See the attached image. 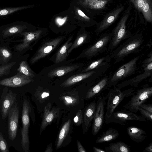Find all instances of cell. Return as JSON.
Returning a JSON list of instances; mask_svg holds the SVG:
<instances>
[{
  "mask_svg": "<svg viewBox=\"0 0 152 152\" xmlns=\"http://www.w3.org/2000/svg\"><path fill=\"white\" fill-rule=\"evenodd\" d=\"M144 41L143 37L141 34L132 35L110 54L111 59H114V63H117L123 61L129 55L139 52L142 48Z\"/></svg>",
  "mask_w": 152,
  "mask_h": 152,
  "instance_id": "obj_1",
  "label": "cell"
},
{
  "mask_svg": "<svg viewBox=\"0 0 152 152\" xmlns=\"http://www.w3.org/2000/svg\"><path fill=\"white\" fill-rule=\"evenodd\" d=\"M110 89L105 96L107 98L106 104L105 118L110 117L119 104L126 97L132 96L134 93V89L130 88L121 91L115 86Z\"/></svg>",
  "mask_w": 152,
  "mask_h": 152,
  "instance_id": "obj_2",
  "label": "cell"
},
{
  "mask_svg": "<svg viewBox=\"0 0 152 152\" xmlns=\"http://www.w3.org/2000/svg\"><path fill=\"white\" fill-rule=\"evenodd\" d=\"M137 56L118 68L109 77L108 87L115 86L119 82L135 73L138 69L137 64L140 58Z\"/></svg>",
  "mask_w": 152,
  "mask_h": 152,
  "instance_id": "obj_3",
  "label": "cell"
},
{
  "mask_svg": "<svg viewBox=\"0 0 152 152\" xmlns=\"http://www.w3.org/2000/svg\"><path fill=\"white\" fill-rule=\"evenodd\" d=\"M111 36V33L102 34L93 44L86 49L78 58H86L89 60L107 50Z\"/></svg>",
  "mask_w": 152,
  "mask_h": 152,
  "instance_id": "obj_4",
  "label": "cell"
},
{
  "mask_svg": "<svg viewBox=\"0 0 152 152\" xmlns=\"http://www.w3.org/2000/svg\"><path fill=\"white\" fill-rule=\"evenodd\" d=\"M152 95V87L148 84L143 85L132 95L129 101L123 107L126 109L137 113L140 106Z\"/></svg>",
  "mask_w": 152,
  "mask_h": 152,
  "instance_id": "obj_5",
  "label": "cell"
},
{
  "mask_svg": "<svg viewBox=\"0 0 152 152\" xmlns=\"http://www.w3.org/2000/svg\"><path fill=\"white\" fill-rule=\"evenodd\" d=\"M128 14L125 13L111 33L112 36L107 47V52L114 50L120 42L127 39L132 35L127 32L126 29V23Z\"/></svg>",
  "mask_w": 152,
  "mask_h": 152,
  "instance_id": "obj_6",
  "label": "cell"
},
{
  "mask_svg": "<svg viewBox=\"0 0 152 152\" xmlns=\"http://www.w3.org/2000/svg\"><path fill=\"white\" fill-rule=\"evenodd\" d=\"M31 108L28 102L24 100L22 112V128L21 130V145L23 151L29 152V140L28 136L30 121L29 114Z\"/></svg>",
  "mask_w": 152,
  "mask_h": 152,
  "instance_id": "obj_7",
  "label": "cell"
},
{
  "mask_svg": "<svg viewBox=\"0 0 152 152\" xmlns=\"http://www.w3.org/2000/svg\"><path fill=\"white\" fill-rule=\"evenodd\" d=\"M132 120L147 121L141 115H138L126 109L114 112L110 117L105 118L104 121L107 124L113 122L125 126L127 121Z\"/></svg>",
  "mask_w": 152,
  "mask_h": 152,
  "instance_id": "obj_8",
  "label": "cell"
},
{
  "mask_svg": "<svg viewBox=\"0 0 152 152\" xmlns=\"http://www.w3.org/2000/svg\"><path fill=\"white\" fill-rule=\"evenodd\" d=\"M105 97L99 96L96 102V112L93 119L92 132L96 135L102 129L104 121L105 106L106 105Z\"/></svg>",
  "mask_w": 152,
  "mask_h": 152,
  "instance_id": "obj_9",
  "label": "cell"
},
{
  "mask_svg": "<svg viewBox=\"0 0 152 152\" xmlns=\"http://www.w3.org/2000/svg\"><path fill=\"white\" fill-rule=\"evenodd\" d=\"M63 39L62 37L54 39L46 42L38 49L31 58L29 63L32 64L46 57L53 51Z\"/></svg>",
  "mask_w": 152,
  "mask_h": 152,
  "instance_id": "obj_10",
  "label": "cell"
},
{
  "mask_svg": "<svg viewBox=\"0 0 152 152\" xmlns=\"http://www.w3.org/2000/svg\"><path fill=\"white\" fill-rule=\"evenodd\" d=\"M17 94L13 93L7 87L4 88L1 97L0 108L2 118L5 120L8 112L16 102Z\"/></svg>",
  "mask_w": 152,
  "mask_h": 152,
  "instance_id": "obj_11",
  "label": "cell"
},
{
  "mask_svg": "<svg viewBox=\"0 0 152 152\" xmlns=\"http://www.w3.org/2000/svg\"><path fill=\"white\" fill-rule=\"evenodd\" d=\"M7 116L9 138L13 141L17 135L19 121V109L16 102L9 111Z\"/></svg>",
  "mask_w": 152,
  "mask_h": 152,
  "instance_id": "obj_12",
  "label": "cell"
},
{
  "mask_svg": "<svg viewBox=\"0 0 152 152\" xmlns=\"http://www.w3.org/2000/svg\"><path fill=\"white\" fill-rule=\"evenodd\" d=\"M142 67L144 71L143 72L132 78L116 85V87L121 89L129 86L134 87H137L140 82L152 75V62L147 64L142 65Z\"/></svg>",
  "mask_w": 152,
  "mask_h": 152,
  "instance_id": "obj_13",
  "label": "cell"
},
{
  "mask_svg": "<svg viewBox=\"0 0 152 152\" xmlns=\"http://www.w3.org/2000/svg\"><path fill=\"white\" fill-rule=\"evenodd\" d=\"M34 81L32 78L18 72L15 75L0 80V85L16 88L21 87Z\"/></svg>",
  "mask_w": 152,
  "mask_h": 152,
  "instance_id": "obj_14",
  "label": "cell"
},
{
  "mask_svg": "<svg viewBox=\"0 0 152 152\" xmlns=\"http://www.w3.org/2000/svg\"><path fill=\"white\" fill-rule=\"evenodd\" d=\"M42 33L40 30L21 33L20 34L24 37L22 42L14 46L15 49L18 51H21L28 48L32 42L39 38Z\"/></svg>",
  "mask_w": 152,
  "mask_h": 152,
  "instance_id": "obj_15",
  "label": "cell"
},
{
  "mask_svg": "<svg viewBox=\"0 0 152 152\" xmlns=\"http://www.w3.org/2000/svg\"><path fill=\"white\" fill-rule=\"evenodd\" d=\"M96 107V102L94 100L86 108L83 116L82 123L84 133H86L91 125L93 120Z\"/></svg>",
  "mask_w": 152,
  "mask_h": 152,
  "instance_id": "obj_16",
  "label": "cell"
},
{
  "mask_svg": "<svg viewBox=\"0 0 152 152\" xmlns=\"http://www.w3.org/2000/svg\"><path fill=\"white\" fill-rule=\"evenodd\" d=\"M123 8V7H121L114 10L107 15L103 20L98 24L96 29L97 35L107 29L112 24Z\"/></svg>",
  "mask_w": 152,
  "mask_h": 152,
  "instance_id": "obj_17",
  "label": "cell"
},
{
  "mask_svg": "<svg viewBox=\"0 0 152 152\" xmlns=\"http://www.w3.org/2000/svg\"><path fill=\"white\" fill-rule=\"evenodd\" d=\"M136 7L142 12L146 20L152 22V3L151 0H130Z\"/></svg>",
  "mask_w": 152,
  "mask_h": 152,
  "instance_id": "obj_18",
  "label": "cell"
},
{
  "mask_svg": "<svg viewBox=\"0 0 152 152\" xmlns=\"http://www.w3.org/2000/svg\"><path fill=\"white\" fill-rule=\"evenodd\" d=\"M104 66L94 70L72 76L62 83L61 86L63 87H67L72 85L94 75L95 73L98 72L99 69Z\"/></svg>",
  "mask_w": 152,
  "mask_h": 152,
  "instance_id": "obj_19",
  "label": "cell"
},
{
  "mask_svg": "<svg viewBox=\"0 0 152 152\" xmlns=\"http://www.w3.org/2000/svg\"><path fill=\"white\" fill-rule=\"evenodd\" d=\"M109 77L106 76L91 87L87 92L86 98L88 99L99 95L102 91L108 88L107 82Z\"/></svg>",
  "mask_w": 152,
  "mask_h": 152,
  "instance_id": "obj_20",
  "label": "cell"
},
{
  "mask_svg": "<svg viewBox=\"0 0 152 152\" xmlns=\"http://www.w3.org/2000/svg\"><path fill=\"white\" fill-rule=\"evenodd\" d=\"M127 132L131 139L137 142H142L146 137V133L143 129L135 126H129Z\"/></svg>",
  "mask_w": 152,
  "mask_h": 152,
  "instance_id": "obj_21",
  "label": "cell"
},
{
  "mask_svg": "<svg viewBox=\"0 0 152 152\" xmlns=\"http://www.w3.org/2000/svg\"><path fill=\"white\" fill-rule=\"evenodd\" d=\"M119 135L118 131L113 128H109L104 131L102 134L96 139V143H102L113 140L117 139Z\"/></svg>",
  "mask_w": 152,
  "mask_h": 152,
  "instance_id": "obj_22",
  "label": "cell"
},
{
  "mask_svg": "<svg viewBox=\"0 0 152 152\" xmlns=\"http://www.w3.org/2000/svg\"><path fill=\"white\" fill-rule=\"evenodd\" d=\"M111 59L110 54L102 57L92 62L81 72H85L106 66L109 64Z\"/></svg>",
  "mask_w": 152,
  "mask_h": 152,
  "instance_id": "obj_23",
  "label": "cell"
},
{
  "mask_svg": "<svg viewBox=\"0 0 152 152\" xmlns=\"http://www.w3.org/2000/svg\"><path fill=\"white\" fill-rule=\"evenodd\" d=\"M79 66L77 65L59 67L51 70L48 74V76L51 77L63 76L78 68Z\"/></svg>",
  "mask_w": 152,
  "mask_h": 152,
  "instance_id": "obj_24",
  "label": "cell"
},
{
  "mask_svg": "<svg viewBox=\"0 0 152 152\" xmlns=\"http://www.w3.org/2000/svg\"><path fill=\"white\" fill-rule=\"evenodd\" d=\"M72 38V37L71 36L68 38L57 52L55 59L56 63H59L66 60L68 54V50L72 44V42H71Z\"/></svg>",
  "mask_w": 152,
  "mask_h": 152,
  "instance_id": "obj_25",
  "label": "cell"
},
{
  "mask_svg": "<svg viewBox=\"0 0 152 152\" xmlns=\"http://www.w3.org/2000/svg\"><path fill=\"white\" fill-rule=\"evenodd\" d=\"M51 106V104L49 103L45 108L43 118L41 125L40 133L51 123L55 116L54 111L50 110Z\"/></svg>",
  "mask_w": 152,
  "mask_h": 152,
  "instance_id": "obj_26",
  "label": "cell"
},
{
  "mask_svg": "<svg viewBox=\"0 0 152 152\" xmlns=\"http://www.w3.org/2000/svg\"><path fill=\"white\" fill-rule=\"evenodd\" d=\"M105 150L108 152H130L129 147L124 142L119 141L115 143H111L109 146L106 147Z\"/></svg>",
  "mask_w": 152,
  "mask_h": 152,
  "instance_id": "obj_27",
  "label": "cell"
},
{
  "mask_svg": "<svg viewBox=\"0 0 152 152\" xmlns=\"http://www.w3.org/2000/svg\"><path fill=\"white\" fill-rule=\"evenodd\" d=\"M90 39V35L86 32H84L80 34L76 38L74 42L72 43V45L69 49L68 51V54L70 53L73 49L77 48L81 45L89 42Z\"/></svg>",
  "mask_w": 152,
  "mask_h": 152,
  "instance_id": "obj_28",
  "label": "cell"
},
{
  "mask_svg": "<svg viewBox=\"0 0 152 152\" xmlns=\"http://www.w3.org/2000/svg\"><path fill=\"white\" fill-rule=\"evenodd\" d=\"M71 121L68 120L62 126L59 133L56 148H58L61 145L69 130L71 124Z\"/></svg>",
  "mask_w": 152,
  "mask_h": 152,
  "instance_id": "obj_29",
  "label": "cell"
},
{
  "mask_svg": "<svg viewBox=\"0 0 152 152\" xmlns=\"http://www.w3.org/2000/svg\"><path fill=\"white\" fill-rule=\"evenodd\" d=\"M26 28L25 26L16 25L4 29L2 32L3 38H6L17 34H20Z\"/></svg>",
  "mask_w": 152,
  "mask_h": 152,
  "instance_id": "obj_30",
  "label": "cell"
},
{
  "mask_svg": "<svg viewBox=\"0 0 152 152\" xmlns=\"http://www.w3.org/2000/svg\"><path fill=\"white\" fill-rule=\"evenodd\" d=\"M17 71L18 72L21 73L32 78L35 77L34 72L25 61H22L20 62Z\"/></svg>",
  "mask_w": 152,
  "mask_h": 152,
  "instance_id": "obj_31",
  "label": "cell"
},
{
  "mask_svg": "<svg viewBox=\"0 0 152 152\" xmlns=\"http://www.w3.org/2000/svg\"><path fill=\"white\" fill-rule=\"evenodd\" d=\"M83 4L91 9H100L103 7L107 1L105 0H81Z\"/></svg>",
  "mask_w": 152,
  "mask_h": 152,
  "instance_id": "obj_32",
  "label": "cell"
},
{
  "mask_svg": "<svg viewBox=\"0 0 152 152\" xmlns=\"http://www.w3.org/2000/svg\"><path fill=\"white\" fill-rule=\"evenodd\" d=\"M12 56V53L7 48L0 47V64L1 65L8 63Z\"/></svg>",
  "mask_w": 152,
  "mask_h": 152,
  "instance_id": "obj_33",
  "label": "cell"
},
{
  "mask_svg": "<svg viewBox=\"0 0 152 152\" xmlns=\"http://www.w3.org/2000/svg\"><path fill=\"white\" fill-rule=\"evenodd\" d=\"M16 63V62L14 61L0 66V77L7 75L10 73L11 69Z\"/></svg>",
  "mask_w": 152,
  "mask_h": 152,
  "instance_id": "obj_34",
  "label": "cell"
},
{
  "mask_svg": "<svg viewBox=\"0 0 152 152\" xmlns=\"http://www.w3.org/2000/svg\"><path fill=\"white\" fill-rule=\"evenodd\" d=\"M28 7V6H25L0 9V16L10 14L16 12L27 9Z\"/></svg>",
  "mask_w": 152,
  "mask_h": 152,
  "instance_id": "obj_35",
  "label": "cell"
},
{
  "mask_svg": "<svg viewBox=\"0 0 152 152\" xmlns=\"http://www.w3.org/2000/svg\"><path fill=\"white\" fill-rule=\"evenodd\" d=\"M7 142L2 133L0 132V152H9Z\"/></svg>",
  "mask_w": 152,
  "mask_h": 152,
  "instance_id": "obj_36",
  "label": "cell"
},
{
  "mask_svg": "<svg viewBox=\"0 0 152 152\" xmlns=\"http://www.w3.org/2000/svg\"><path fill=\"white\" fill-rule=\"evenodd\" d=\"M83 111L79 110L73 119L74 123L77 126H80L82 123Z\"/></svg>",
  "mask_w": 152,
  "mask_h": 152,
  "instance_id": "obj_37",
  "label": "cell"
},
{
  "mask_svg": "<svg viewBox=\"0 0 152 152\" xmlns=\"http://www.w3.org/2000/svg\"><path fill=\"white\" fill-rule=\"evenodd\" d=\"M141 113V115L145 118L147 120L149 121H152V113L147 111L144 109L140 107L139 111Z\"/></svg>",
  "mask_w": 152,
  "mask_h": 152,
  "instance_id": "obj_38",
  "label": "cell"
},
{
  "mask_svg": "<svg viewBox=\"0 0 152 152\" xmlns=\"http://www.w3.org/2000/svg\"><path fill=\"white\" fill-rule=\"evenodd\" d=\"M62 98L65 104L66 105L73 104L76 101V99L70 96H64Z\"/></svg>",
  "mask_w": 152,
  "mask_h": 152,
  "instance_id": "obj_39",
  "label": "cell"
},
{
  "mask_svg": "<svg viewBox=\"0 0 152 152\" xmlns=\"http://www.w3.org/2000/svg\"><path fill=\"white\" fill-rule=\"evenodd\" d=\"M140 107L150 113H152V104H146L144 103L141 104Z\"/></svg>",
  "mask_w": 152,
  "mask_h": 152,
  "instance_id": "obj_40",
  "label": "cell"
},
{
  "mask_svg": "<svg viewBox=\"0 0 152 152\" xmlns=\"http://www.w3.org/2000/svg\"><path fill=\"white\" fill-rule=\"evenodd\" d=\"M77 145L78 149L79 152H86V151L84 148L83 146L81 144L80 142L78 140H77Z\"/></svg>",
  "mask_w": 152,
  "mask_h": 152,
  "instance_id": "obj_41",
  "label": "cell"
},
{
  "mask_svg": "<svg viewBox=\"0 0 152 152\" xmlns=\"http://www.w3.org/2000/svg\"><path fill=\"white\" fill-rule=\"evenodd\" d=\"M78 15L82 17L85 19L88 20H90V18L87 16L85 15L83 11L80 10H78L77 11Z\"/></svg>",
  "mask_w": 152,
  "mask_h": 152,
  "instance_id": "obj_42",
  "label": "cell"
},
{
  "mask_svg": "<svg viewBox=\"0 0 152 152\" xmlns=\"http://www.w3.org/2000/svg\"><path fill=\"white\" fill-rule=\"evenodd\" d=\"M67 19V17L63 18H58L56 20L57 23L60 25H62L64 23Z\"/></svg>",
  "mask_w": 152,
  "mask_h": 152,
  "instance_id": "obj_43",
  "label": "cell"
},
{
  "mask_svg": "<svg viewBox=\"0 0 152 152\" xmlns=\"http://www.w3.org/2000/svg\"><path fill=\"white\" fill-rule=\"evenodd\" d=\"M143 152H152V142L149 144L143 151Z\"/></svg>",
  "mask_w": 152,
  "mask_h": 152,
  "instance_id": "obj_44",
  "label": "cell"
},
{
  "mask_svg": "<svg viewBox=\"0 0 152 152\" xmlns=\"http://www.w3.org/2000/svg\"><path fill=\"white\" fill-rule=\"evenodd\" d=\"M93 149L94 152H106L105 150L94 146L93 147Z\"/></svg>",
  "mask_w": 152,
  "mask_h": 152,
  "instance_id": "obj_45",
  "label": "cell"
},
{
  "mask_svg": "<svg viewBox=\"0 0 152 152\" xmlns=\"http://www.w3.org/2000/svg\"><path fill=\"white\" fill-rule=\"evenodd\" d=\"M49 96V94L48 92H44L41 95V97L42 98L44 99Z\"/></svg>",
  "mask_w": 152,
  "mask_h": 152,
  "instance_id": "obj_46",
  "label": "cell"
},
{
  "mask_svg": "<svg viewBox=\"0 0 152 152\" xmlns=\"http://www.w3.org/2000/svg\"><path fill=\"white\" fill-rule=\"evenodd\" d=\"M53 151V150L51 147V145H49L48 146V147L46 150L45 151V152H52Z\"/></svg>",
  "mask_w": 152,
  "mask_h": 152,
  "instance_id": "obj_47",
  "label": "cell"
}]
</instances>
